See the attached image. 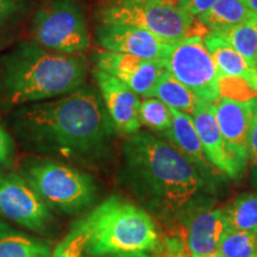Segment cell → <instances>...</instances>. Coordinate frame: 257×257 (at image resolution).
<instances>
[{
  "instance_id": "6da1fadb",
  "label": "cell",
  "mask_w": 257,
  "mask_h": 257,
  "mask_svg": "<svg viewBox=\"0 0 257 257\" xmlns=\"http://www.w3.org/2000/svg\"><path fill=\"white\" fill-rule=\"evenodd\" d=\"M14 126L29 146L64 156L100 152L115 130L100 93L83 86L60 98L19 108L14 114Z\"/></svg>"
},
{
  "instance_id": "7a4b0ae2",
  "label": "cell",
  "mask_w": 257,
  "mask_h": 257,
  "mask_svg": "<svg viewBox=\"0 0 257 257\" xmlns=\"http://www.w3.org/2000/svg\"><path fill=\"white\" fill-rule=\"evenodd\" d=\"M125 178L157 216H181L198 199L205 180L173 144L148 133L131 135L124 144Z\"/></svg>"
},
{
  "instance_id": "3957f363",
  "label": "cell",
  "mask_w": 257,
  "mask_h": 257,
  "mask_svg": "<svg viewBox=\"0 0 257 257\" xmlns=\"http://www.w3.org/2000/svg\"><path fill=\"white\" fill-rule=\"evenodd\" d=\"M87 61L23 42L0 57V95L11 105L34 104L68 94L81 87Z\"/></svg>"
},
{
  "instance_id": "277c9868",
  "label": "cell",
  "mask_w": 257,
  "mask_h": 257,
  "mask_svg": "<svg viewBox=\"0 0 257 257\" xmlns=\"http://www.w3.org/2000/svg\"><path fill=\"white\" fill-rule=\"evenodd\" d=\"M86 252L93 257L117 252L152 251L159 234L149 213L119 197H110L85 217Z\"/></svg>"
},
{
  "instance_id": "5b68a950",
  "label": "cell",
  "mask_w": 257,
  "mask_h": 257,
  "mask_svg": "<svg viewBox=\"0 0 257 257\" xmlns=\"http://www.w3.org/2000/svg\"><path fill=\"white\" fill-rule=\"evenodd\" d=\"M22 176L48 206L64 213H78L95 195L91 176L56 161L29 160L22 167Z\"/></svg>"
},
{
  "instance_id": "8992f818",
  "label": "cell",
  "mask_w": 257,
  "mask_h": 257,
  "mask_svg": "<svg viewBox=\"0 0 257 257\" xmlns=\"http://www.w3.org/2000/svg\"><path fill=\"white\" fill-rule=\"evenodd\" d=\"M99 23L142 28L170 43L191 36L193 16L167 0H111L99 12Z\"/></svg>"
},
{
  "instance_id": "52a82bcc",
  "label": "cell",
  "mask_w": 257,
  "mask_h": 257,
  "mask_svg": "<svg viewBox=\"0 0 257 257\" xmlns=\"http://www.w3.org/2000/svg\"><path fill=\"white\" fill-rule=\"evenodd\" d=\"M31 35L40 47L67 55H81L91 44L87 18L76 0H47L35 15Z\"/></svg>"
},
{
  "instance_id": "ba28073f",
  "label": "cell",
  "mask_w": 257,
  "mask_h": 257,
  "mask_svg": "<svg viewBox=\"0 0 257 257\" xmlns=\"http://www.w3.org/2000/svg\"><path fill=\"white\" fill-rule=\"evenodd\" d=\"M166 69L187 87L199 101L214 105L221 96V78L204 40L188 36L173 44Z\"/></svg>"
},
{
  "instance_id": "9c48e42d",
  "label": "cell",
  "mask_w": 257,
  "mask_h": 257,
  "mask_svg": "<svg viewBox=\"0 0 257 257\" xmlns=\"http://www.w3.org/2000/svg\"><path fill=\"white\" fill-rule=\"evenodd\" d=\"M0 216L36 232L46 231L53 220L49 206L15 173L0 172Z\"/></svg>"
},
{
  "instance_id": "30bf717a",
  "label": "cell",
  "mask_w": 257,
  "mask_h": 257,
  "mask_svg": "<svg viewBox=\"0 0 257 257\" xmlns=\"http://www.w3.org/2000/svg\"><path fill=\"white\" fill-rule=\"evenodd\" d=\"M256 98L234 99L220 96L214 104V115L219 126L236 179L248 163V138Z\"/></svg>"
},
{
  "instance_id": "8fae6325",
  "label": "cell",
  "mask_w": 257,
  "mask_h": 257,
  "mask_svg": "<svg viewBox=\"0 0 257 257\" xmlns=\"http://www.w3.org/2000/svg\"><path fill=\"white\" fill-rule=\"evenodd\" d=\"M95 38L106 51L154 61H166L174 44L142 28L121 23H99Z\"/></svg>"
},
{
  "instance_id": "7c38bea8",
  "label": "cell",
  "mask_w": 257,
  "mask_h": 257,
  "mask_svg": "<svg viewBox=\"0 0 257 257\" xmlns=\"http://www.w3.org/2000/svg\"><path fill=\"white\" fill-rule=\"evenodd\" d=\"M96 69L115 76L144 98H152L157 81L167 70L165 61L146 60L106 50L96 54Z\"/></svg>"
},
{
  "instance_id": "4fadbf2b",
  "label": "cell",
  "mask_w": 257,
  "mask_h": 257,
  "mask_svg": "<svg viewBox=\"0 0 257 257\" xmlns=\"http://www.w3.org/2000/svg\"><path fill=\"white\" fill-rule=\"evenodd\" d=\"M94 78L115 130L130 136L138 133L141 127L138 119L141 101L136 93L119 79L100 69H95Z\"/></svg>"
},
{
  "instance_id": "5bb4252c",
  "label": "cell",
  "mask_w": 257,
  "mask_h": 257,
  "mask_svg": "<svg viewBox=\"0 0 257 257\" xmlns=\"http://www.w3.org/2000/svg\"><path fill=\"white\" fill-rule=\"evenodd\" d=\"M225 230L224 208H200L193 212L181 233L192 257H204L217 251Z\"/></svg>"
},
{
  "instance_id": "9a60e30c",
  "label": "cell",
  "mask_w": 257,
  "mask_h": 257,
  "mask_svg": "<svg viewBox=\"0 0 257 257\" xmlns=\"http://www.w3.org/2000/svg\"><path fill=\"white\" fill-rule=\"evenodd\" d=\"M192 118L208 162L218 172L226 174L231 179H236L229 156H227L224 138L221 136L216 115H214V105L200 102L193 112Z\"/></svg>"
},
{
  "instance_id": "2e32d148",
  "label": "cell",
  "mask_w": 257,
  "mask_h": 257,
  "mask_svg": "<svg viewBox=\"0 0 257 257\" xmlns=\"http://www.w3.org/2000/svg\"><path fill=\"white\" fill-rule=\"evenodd\" d=\"M170 112L173 119L172 127L167 131L166 136L169 138L173 146L195 167L204 180H211L217 174L218 170L212 167L205 155L192 115L175 108H170Z\"/></svg>"
},
{
  "instance_id": "e0dca14e",
  "label": "cell",
  "mask_w": 257,
  "mask_h": 257,
  "mask_svg": "<svg viewBox=\"0 0 257 257\" xmlns=\"http://www.w3.org/2000/svg\"><path fill=\"white\" fill-rule=\"evenodd\" d=\"M204 40L208 53L214 61L221 79L239 80L255 91V78L252 66L237 50L216 32H208Z\"/></svg>"
},
{
  "instance_id": "ac0fdd59",
  "label": "cell",
  "mask_w": 257,
  "mask_h": 257,
  "mask_svg": "<svg viewBox=\"0 0 257 257\" xmlns=\"http://www.w3.org/2000/svg\"><path fill=\"white\" fill-rule=\"evenodd\" d=\"M245 0H218L210 10L198 16V21L211 31H224L252 18Z\"/></svg>"
},
{
  "instance_id": "d6986e66",
  "label": "cell",
  "mask_w": 257,
  "mask_h": 257,
  "mask_svg": "<svg viewBox=\"0 0 257 257\" xmlns=\"http://www.w3.org/2000/svg\"><path fill=\"white\" fill-rule=\"evenodd\" d=\"M49 243L0 223V257H50Z\"/></svg>"
},
{
  "instance_id": "ffe728a7",
  "label": "cell",
  "mask_w": 257,
  "mask_h": 257,
  "mask_svg": "<svg viewBox=\"0 0 257 257\" xmlns=\"http://www.w3.org/2000/svg\"><path fill=\"white\" fill-rule=\"evenodd\" d=\"M152 98L159 99L170 108H175V110L191 115L201 102L168 70H166L161 75L155 88H154Z\"/></svg>"
},
{
  "instance_id": "44dd1931",
  "label": "cell",
  "mask_w": 257,
  "mask_h": 257,
  "mask_svg": "<svg viewBox=\"0 0 257 257\" xmlns=\"http://www.w3.org/2000/svg\"><path fill=\"white\" fill-rule=\"evenodd\" d=\"M224 216L226 230L257 232V193L240 194L224 208Z\"/></svg>"
},
{
  "instance_id": "7402d4cb",
  "label": "cell",
  "mask_w": 257,
  "mask_h": 257,
  "mask_svg": "<svg viewBox=\"0 0 257 257\" xmlns=\"http://www.w3.org/2000/svg\"><path fill=\"white\" fill-rule=\"evenodd\" d=\"M237 50L248 62L257 60V16L224 31H213Z\"/></svg>"
},
{
  "instance_id": "603a6c76",
  "label": "cell",
  "mask_w": 257,
  "mask_h": 257,
  "mask_svg": "<svg viewBox=\"0 0 257 257\" xmlns=\"http://www.w3.org/2000/svg\"><path fill=\"white\" fill-rule=\"evenodd\" d=\"M218 251L224 257H257V232L226 230Z\"/></svg>"
},
{
  "instance_id": "cb8c5ba5",
  "label": "cell",
  "mask_w": 257,
  "mask_h": 257,
  "mask_svg": "<svg viewBox=\"0 0 257 257\" xmlns=\"http://www.w3.org/2000/svg\"><path fill=\"white\" fill-rule=\"evenodd\" d=\"M138 119L141 125L160 133H167L173 120L170 107L156 98H147L140 102Z\"/></svg>"
},
{
  "instance_id": "d4e9b609",
  "label": "cell",
  "mask_w": 257,
  "mask_h": 257,
  "mask_svg": "<svg viewBox=\"0 0 257 257\" xmlns=\"http://www.w3.org/2000/svg\"><path fill=\"white\" fill-rule=\"evenodd\" d=\"M87 242V225L85 218H82L72 225L68 233L50 253V257H85Z\"/></svg>"
},
{
  "instance_id": "484cf974",
  "label": "cell",
  "mask_w": 257,
  "mask_h": 257,
  "mask_svg": "<svg viewBox=\"0 0 257 257\" xmlns=\"http://www.w3.org/2000/svg\"><path fill=\"white\" fill-rule=\"evenodd\" d=\"M157 248L162 257H192L181 232L166 237L162 243H159Z\"/></svg>"
},
{
  "instance_id": "4316f807",
  "label": "cell",
  "mask_w": 257,
  "mask_h": 257,
  "mask_svg": "<svg viewBox=\"0 0 257 257\" xmlns=\"http://www.w3.org/2000/svg\"><path fill=\"white\" fill-rule=\"evenodd\" d=\"M24 10V0H0V30L17 21Z\"/></svg>"
},
{
  "instance_id": "83f0119b",
  "label": "cell",
  "mask_w": 257,
  "mask_h": 257,
  "mask_svg": "<svg viewBox=\"0 0 257 257\" xmlns=\"http://www.w3.org/2000/svg\"><path fill=\"white\" fill-rule=\"evenodd\" d=\"M248 162L251 166L253 175L257 179V98L248 138Z\"/></svg>"
},
{
  "instance_id": "f1b7e54d",
  "label": "cell",
  "mask_w": 257,
  "mask_h": 257,
  "mask_svg": "<svg viewBox=\"0 0 257 257\" xmlns=\"http://www.w3.org/2000/svg\"><path fill=\"white\" fill-rule=\"evenodd\" d=\"M15 154V143L5 127L0 124V168L11 165Z\"/></svg>"
},
{
  "instance_id": "f546056e",
  "label": "cell",
  "mask_w": 257,
  "mask_h": 257,
  "mask_svg": "<svg viewBox=\"0 0 257 257\" xmlns=\"http://www.w3.org/2000/svg\"><path fill=\"white\" fill-rule=\"evenodd\" d=\"M218 0H178L176 5L193 17H198L210 10Z\"/></svg>"
},
{
  "instance_id": "4dcf8cb0",
  "label": "cell",
  "mask_w": 257,
  "mask_h": 257,
  "mask_svg": "<svg viewBox=\"0 0 257 257\" xmlns=\"http://www.w3.org/2000/svg\"><path fill=\"white\" fill-rule=\"evenodd\" d=\"M96 257H153L147 251H134V252H117V253H108V255H101ZM155 257H162L160 252Z\"/></svg>"
},
{
  "instance_id": "1f68e13d",
  "label": "cell",
  "mask_w": 257,
  "mask_h": 257,
  "mask_svg": "<svg viewBox=\"0 0 257 257\" xmlns=\"http://www.w3.org/2000/svg\"><path fill=\"white\" fill-rule=\"evenodd\" d=\"M245 3L250 11L252 12V15L257 16V0H245Z\"/></svg>"
},
{
  "instance_id": "d6a6232c",
  "label": "cell",
  "mask_w": 257,
  "mask_h": 257,
  "mask_svg": "<svg viewBox=\"0 0 257 257\" xmlns=\"http://www.w3.org/2000/svg\"><path fill=\"white\" fill-rule=\"evenodd\" d=\"M252 70H253V78H255V92H257V60L252 64Z\"/></svg>"
},
{
  "instance_id": "836d02e7",
  "label": "cell",
  "mask_w": 257,
  "mask_h": 257,
  "mask_svg": "<svg viewBox=\"0 0 257 257\" xmlns=\"http://www.w3.org/2000/svg\"><path fill=\"white\" fill-rule=\"evenodd\" d=\"M204 257H224V256L221 255V253L217 250V251H214L213 253H211V255H207V256H204Z\"/></svg>"
},
{
  "instance_id": "e575fe53",
  "label": "cell",
  "mask_w": 257,
  "mask_h": 257,
  "mask_svg": "<svg viewBox=\"0 0 257 257\" xmlns=\"http://www.w3.org/2000/svg\"><path fill=\"white\" fill-rule=\"evenodd\" d=\"M167 2H170V3H175V4H176V3H178V0H167Z\"/></svg>"
},
{
  "instance_id": "d590c367",
  "label": "cell",
  "mask_w": 257,
  "mask_h": 257,
  "mask_svg": "<svg viewBox=\"0 0 257 257\" xmlns=\"http://www.w3.org/2000/svg\"><path fill=\"white\" fill-rule=\"evenodd\" d=\"M107 2H111V0H107Z\"/></svg>"
}]
</instances>
